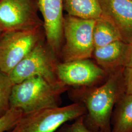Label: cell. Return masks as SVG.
<instances>
[{"mask_svg":"<svg viewBox=\"0 0 132 132\" xmlns=\"http://www.w3.org/2000/svg\"><path fill=\"white\" fill-rule=\"evenodd\" d=\"M86 113L85 107L75 102L23 112L18 122L7 132H55L64 123L73 121Z\"/></svg>","mask_w":132,"mask_h":132,"instance_id":"3","label":"cell"},{"mask_svg":"<svg viewBox=\"0 0 132 132\" xmlns=\"http://www.w3.org/2000/svg\"><path fill=\"white\" fill-rule=\"evenodd\" d=\"M63 1L37 0L46 42L56 55L60 52L63 42Z\"/></svg>","mask_w":132,"mask_h":132,"instance_id":"9","label":"cell"},{"mask_svg":"<svg viewBox=\"0 0 132 132\" xmlns=\"http://www.w3.org/2000/svg\"><path fill=\"white\" fill-rule=\"evenodd\" d=\"M37 0H0V28L3 31L43 27Z\"/></svg>","mask_w":132,"mask_h":132,"instance_id":"8","label":"cell"},{"mask_svg":"<svg viewBox=\"0 0 132 132\" xmlns=\"http://www.w3.org/2000/svg\"><path fill=\"white\" fill-rule=\"evenodd\" d=\"M55 56L42 39L9 76L14 84L34 76L41 77L52 84L61 83L57 77Z\"/></svg>","mask_w":132,"mask_h":132,"instance_id":"5","label":"cell"},{"mask_svg":"<svg viewBox=\"0 0 132 132\" xmlns=\"http://www.w3.org/2000/svg\"><path fill=\"white\" fill-rule=\"evenodd\" d=\"M84 116L76 118L71 123H64L55 132H99L93 131L86 126Z\"/></svg>","mask_w":132,"mask_h":132,"instance_id":"17","label":"cell"},{"mask_svg":"<svg viewBox=\"0 0 132 132\" xmlns=\"http://www.w3.org/2000/svg\"><path fill=\"white\" fill-rule=\"evenodd\" d=\"M70 89L61 83L52 84L41 77L34 76L13 85L10 108L24 113L61 105V95Z\"/></svg>","mask_w":132,"mask_h":132,"instance_id":"2","label":"cell"},{"mask_svg":"<svg viewBox=\"0 0 132 132\" xmlns=\"http://www.w3.org/2000/svg\"><path fill=\"white\" fill-rule=\"evenodd\" d=\"M56 71L58 81L70 89L101 85L109 75L91 58L58 62Z\"/></svg>","mask_w":132,"mask_h":132,"instance_id":"7","label":"cell"},{"mask_svg":"<svg viewBox=\"0 0 132 132\" xmlns=\"http://www.w3.org/2000/svg\"><path fill=\"white\" fill-rule=\"evenodd\" d=\"M101 17L117 29L121 41L132 45V0H99Z\"/></svg>","mask_w":132,"mask_h":132,"instance_id":"10","label":"cell"},{"mask_svg":"<svg viewBox=\"0 0 132 132\" xmlns=\"http://www.w3.org/2000/svg\"><path fill=\"white\" fill-rule=\"evenodd\" d=\"M125 94L132 95V67H125L123 71Z\"/></svg>","mask_w":132,"mask_h":132,"instance_id":"18","label":"cell"},{"mask_svg":"<svg viewBox=\"0 0 132 132\" xmlns=\"http://www.w3.org/2000/svg\"><path fill=\"white\" fill-rule=\"evenodd\" d=\"M23 112L16 108H10L4 116L0 118V132H7L18 122Z\"/></svg>","mask_w":132,"mask_h":132,"instance_id":"16","label":"cell"},{"mask_svg":"<svg viewBox=\"0 0 132 132\" xmlns=\"http://www.w3.org/2000/svg\"><path fill=\"white\" fill-rule=\"evenodd\" d=\"M126 67H132V45H131V49H130L129 60L128 61L127 66Z\"/></svg>","mask_w":132,"mask_h":132,"instance_id":"19","label":"cell"},{"mask_svg":"<svg viewBox=\"0 0 132 132\" xmlns=\"http://www.w3.org/2000/svg\"><path fill=\"white\" fill-rule=\"evenodd\" d=\"M63 7L67 14L82 19L96 20L102 15L99 0H64Z\"/></svg>","mask_w":132,"mask_h":132,"instance_id":"13","label":"cell"},{"mask_svg":"<svg viewBox=\"0 0 132 132\" xmlns=\"http://www.w3.org/2000/svg\"><path fill=\"white\" fill-rule=\"evenodd\" d=\"M14 84L9 75L0 71V118L10 110V97Z\"/></svg>","mask_w":132,"mask_h":132,"instance_id":"15","label":"cell"},{"mask_svg":"<svg viewBox=\"0 0 132 132\" xmlns=\"http://www.w3.org/2000/svg\"><path fill=\"white\" fill-rule=\"evenodd\" d=\"M42 27L3 31L0 36V71L9 75L43 39Z\"/></svg>","mask_w":132,"mask_h":132,"instance_id":"6","label":"cell"},{"mask_svg":"<svg viewBox=\"0 0 132 132\" xmlns=\"http://www.w3.org/2000/svg\"><path fill=\"white\" fill-rule=\"evenodd\" d=\"M3 32V31L2 30L1 28H0V36H1V35H2V34Z\"/></svg>","mask_w":132,"mask_h":132,"instance_id":"20","label":"cell"},{"mask_svg":"<svg viewBox=\"0 0 132 132\" xmlns=\"http://www.w3.org/2000/svg\"><path fill=\"white\" fill-rule=\"evenodd\" d=\"M124 67L109 74L101 85L92 87L71 88L69 98L85 107L84 121L94 132H111V119L114 105L125 94L123 71Z\"/></svg>","mask_w":132,"mask_h":132,"instance_id":"1","label":"cell"},{"mask_svg":"<svg viewBox=\"0 0 132 132\" xmlns=\"http://www.w3.org/2000/svg\"><path fill=\"white\" fill-rule=\"evenodd\" d=\"M95 21V20L82 19L68 14L64 16L63 62L92 58L94 50L93 29Z\"/></svg>","mask_w":132,"mask_h":132,"instance_id":"4","label":"cell"},{"mask_svg":"<svg viewBox=\"0 0 132 132\" xmlns=\"http://www.w3.org/2000/svg\"><path fill=\"white\" fill-rule=\"evenodd\" d=\"M131 45L121 40L94 48L93 60L109 75L127 66Z\"/></svg>","mask_w":132,"mask_h":132,"instance_id":"11","label":"cell"},{"mask_svg":"<svg viewBox=\"0 0 132 132\" xmlns=\"http://www.w3.org/2000/svg\"><path fill=\"white\" fill-rule=\"evenodd\" d=\"M121 40L118 30L106 19L101 17L96 19L93 29L94 48Z\"/></svg>","mask_w":132,"mask_h":132,"instance_id":"14","label":"cell"},{"mask_svg":"<svg viewBox=\"0 0 132 132\" xmlns=\"http://www.w3.org/2000/svg\"><path fill=\"white\" fill-rule=\"evenodd\" d=\"M111 132H132V95L125 94L114 105Z\"/></svg>","mask_w":132,"mask_h":132,"instance_id":"12","label":"cell"}]
</instances>
